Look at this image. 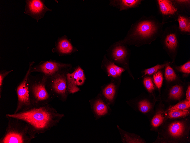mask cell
<instances>
[{"instance_id":"cell-10","label":"cell","mask_w":190,"mask_h":143,"mask_svg":"<svg viewBox=\"0 0 190 143\" xmlns=\"http://www.w3.org/2000/svg\"><path fill=\"white\" fill-rule=\"evenodd\" d=\"M44 2V0H26L24 13L30 16L38 22L40 19L44 17L46 12L52 11L45 5Z\"/></svg>"},{"instance_id":"cell-8","label":"cell","mask_w":190,"mask_h":143,"mask_svg":"<svg viewBox=\"0 0 190 143\" xmlns=\"http://www.w3.org/2000/svg\"><path fill=\"white\" fill-rule=\"evenodd\" d=\"M158 12L162 18L161 22L164 25L171 19L176 21L178 16L183 14L175 0H155Z\"/></svg>"},{"instance_id":"cell-15","label":"cell","mask_w":190,"mask_h":143,"mask_svg":"<svg viewBox=\"0 0 190 143\" xmlns=\"http://www.w3.org/2000/svg\"><path fill=\"white\" fill-rule=\"evenodd\" d=\"M142 1L141 0H114L111 3L114 5H117L120 11L127 10L138 7Z\"/></svg>"},{"instance_id":"cell-29","label":"cell","mask_w":190,"mask_h":143,"mask_svg":"<svg viewBox=\"0 0 190 143\" xmlns=\"http://www.w3.org/2000/svg\"><path fill=\"white\" fill-rule=\"evenodd\" d=\"M179 71L182 72L189 74L190 73V61H188L179 68Z\"/></svg>"},{"instance_id":"cell-2","label":"cell","mask_w":190,"mask_h":143,"mask_svg":"<svg viewBox=\"0 0 190 143\" xmlns=\"http://www.w3.org/2000/svg\"><path fill=\"white\" fill-rule=\"evenodd\" d=\"M164 25L153 15L143 16L131 25L125 41L136 46L150 44L160 38Z\"/></svg>"},{"instance_id":"cell-26","label":"cell","mask_w":190,"mask_h":143,"mask_svg":"<svg viewBox=\"0 0 190 143\" xmlns=\"http://www.w3.org/2000/svg\"><path fill=\"white\" fill-rule=\"evenodd\" d=\"M13 70L7 71L6 70H3L0 71V98H1L3 86V84L4 80L7 76L9 73L12 72Z\"/></svg>"},{"instance_id":"cell-11","label":"cell","mask_w":190,"mask_h":143,"mask_svg":"<svg viewBox=\"0 0 190 143\" xmlns=\"http://www.w3.org/2000/svg\"><path fill=\"white\" fill-rule=\"evenodd\" d=\"M67 91L74 93L79 90L77 86L82 84L86 79L83 71L79 67L77 68L72 73L66 74Z\"/></svg>"},{"instance_id":"cell-23","label":"cell","mask_w":190,"mask_h":143,"mask_svg":"<svg viewBox=\"0 0 190 143\" xmlns=\"http://www.w3.org/2000/svg\"><path fill=\"white\" fill-rule=\"evenodd\" d=\"M190 106V101L187 100L179 102L172 107L169 110H183L189 108Z\"/></svg>"},{"instance_id":"cell-4","label":"cell","mask_w":190,"mask_h":143,"mask_svg":"<svg viewBox=\"0 0 190 143\" xmlns=\"http://www.w3.org/2000/svg\"><path fill=\"white\" fill-rule=\"evenodd\" d=\"M47 76L43 74L32 75L27 79L28 86L32 106H39L48 103L51 98L46 87Z\"/></svg>"},{"instance_id":"cell-27","label":"cell","mask_w":190,"mask_h":143,"mask_svg":"<svg viewBox=\"0 0 190 143\" xmlns=\"http://www.w3.org/2000/svg\"><path fill=\"white\" fill-rule=\"evenodd\" d=\"M164 118L160 113H158L155 115L152 121V124L155 127H157L163 122Z\"/></svg>"},{"instance_id":"cell-6","label":"cell","mask_w":190,"mask_h":143,"mask_svg":"<svg viewBox=\"0 0 190 143\" xmlns=\"http://www.w3.org/2000/svg\"><path fill=\"white\" fill-rule=\"evenodd\" d=\"M46 88L49 90V93L52 95L64 101L67 94V86L66 74L62 70L54 75L47 76Z\"/></svg>"},{"instance_id":"cell-30","label":"cell","mask_w":190,"mask_h":143,"mask_svg":"<svg viewBox=\"0 0 190 143\" xmlns=\"http://www.w3.org/2000/svg\"><path fill=\"white\" fill-rule=\"evenodd\" d=\"M108 73L112 76L116 77L118 76L113 66V64L110 63L107 67Z\"/></svg>"},{"instance_id":"cell-25","label":"cell","mask_w":190,"mask_h":143,"mask_svg":"<svg viewBox=\"0 0 190 143\" xmlns=\"http://www.w3.org/2000/svg\"><path fill=\"white\" fill-rule=\"evenodd\" d=\"M140 110L143 113L148 111L151 108L150 103L148 101L144 100L141 101L139 103Z\"/></svg>"},{"instance_id":"cell-3","label":"cell","mask_w":190,"mask_h":143,"mask_svg":"<svg viewBox=\"0 0 190 143\" xmlns=\"http://www.w3.org/2000/svg\"><path fill=\"white\" fill-rule=\"evenodd\" d=\"M8 122L0 143H30L36 134L24 121L6 115Z\"/></svg>"},{"instance_id":"cell-32","label":"cell","mask_w":190,"mask_h":143,"mask_svg":"<svg viewBox=\"0 0 190 143\" xmlns=\"http://www.w3.org/2000/svg\"><path fill=\"white\" fill-rule=\"evenodd\" d=\"M186 100L190 101V86H189L188 87L186 94Z\"/></svg>"},{"instance_id":"cell-9","label":"cell","mask_w":190,"mask_h":143,"mask_svg":"<svg viewBox=\"0 0 190 143\" xmlns=\"http://www.w3.org/2000/svg\"><path fill=\"white\" fill-rule=\"evenodd\" d=\"M68 64L63 63L55 60H49L41 61L31 68V72H38L47 77L52 76L64 68L69 66Z\"/></svg>"},{"instance_id":"cell-13","label":"cell","mask_w":190,"mask_h":143,"mask_svg":"<svg viewBox=\"0 0 190 143\" xmlns=\"http://www.w3.org/2000/svg\"><path fill=\"white\" fill-rule=\"evenodd\" d=\"M180 34L190 35V17L185 14L179 15L177 19Z\"/></svg>"},{"instance_id":"cell-1","label":"cell","mask_w":190,"mask_h":143,"mask_svg":"<svg viewBox=\"0 0 190 143\" xmlns=\"http://www.w3.org/2000/svg\"><path fill=\"white\" fill-rule=\"evenodd\" d=\"M6 115L22 120L27 123L37 134L43 133L56 126L64 116L48 103L33 106L25 110Z\"/></svg>"},{"instance_id":"cell-5","label":"cell","mask_w":190,"mask_h":143,"mask_svg":"<svg viewBox=\"0 0 190 143\" xmlns=\"http://www.w3.org/2000/svg\"><path fill=\"white\" fill-rule=\"evenodd\" d=\"M180 35L178 25L174 24L167 27L160 37L163 49L174 62L177 56L179 47Z\"/></svg>"},{"instance_id":"cell-19","label":"cell","mask_w":190,"mask_h":143,"mask_svg":"<svg viewBox=\"0 0 190 143\" xmlns=\"http://www.w3.org/2000/svg\"><path fill=\"white\" fill-rule=\"evenodd\" d=\"M189 113L187 110H169L167 113V116L170 118H176L184 117Z\"/></svg>"},{"instance_id":"cell-22","label":"cell","mask_w":190,"mask_h":143,"mask_svg":"<svg viewBox=\"0 0 190 143\" xmlns=\"http://www.w3.org/2000/svg\"><path fill=\"white\" fill-rule=\"evenodd\" d=\"M170 64L167 65L166 67L165 76L166 79L168 81H170L175 80L177 76L173 69L170 66Z\"/></svg>"},{"instance_id":"cell-18","label":"cell","mask_w":190,"mask_h":143,"mask_svg":"<svg viewBox=\"0 0 190 143\" xmlns=\"http://www.w3.org/2000/svg\"><path fill=\"white\" fill-rule=\"evenodd\" d=\"M183 94L182 87L179 85H175L171 88L169 93V97L171 98L178 99Z\"/></svg>"},{"instance_id":"cell-31","label":"cell","mask_w":190,"mask_h":143,"mask_svg":"<svg viewBox=\"0 0 190 143\" xmlns=\"http://www.w3.org/2000/svg\"><path fill=\"white\" fill-rule=\"evenodd\" d=\"M113 66L118 76H119L125 70L123 68L119 67L114 64Z\"/></svg>"},{"instance_id":"cell-16","label":"cell","mask_w":190,"mask_h":143,"mask_svg":"<svg viewBox=\"0 0 190 143\" xmlns=\"http://www.w3.org/2000/svg\"><path fill=\"white\" fill-rule=\"evenodd\" d=\"M127 53V51L125 47L120 46H117L113 49L112 55L116 61H122L126 59Z\"/></svg>"},{"instance_id":"cell-14","label":"cell","mask_w":190,"mask_h":143,"mask_svg":"<svg viewBox=\"0 0 190 143\" xmlns=\"http://www.w3.org/2000/svg\"><path fill=\"white\" fill-rule=\"evenodd\" d=\"M185 130L184 123L180 121L175 122L169 126L168 131L170 135L173 137L177 138L182 136Z\"/></svg>"},{"instance_id":"cell-24","label":"cell","mask_w":190,"mask_h":143,"mask_svg":"<svg viewBox=\"0 0 190 143\" xmlns=\"http://www.w3.org/2000/svg\"><path fill=\"white\" fill-rule=\"evenodd\" d=\"M154 82L157 87L160 89L162 86L163 80L162 74L161 72L158 71L156 72L153 75Z\"/></svg>"},{"instance_id":"cell-17","label":"cell","mask_w":190,"mask_h":143,"mask_svg":"<svg viewBox=\"0 0 190 143\" xmlns=\"http://www.w3.org/2000/svg\"><path fill=\"white\" fill-rule=\"evenodd\" d=\"M94 109L95 113L99 116L105 115L108 111L107 106L101 100H98L96 102Z\"/></svg>"},{"instance_id":"cell-20","label":"cell","mask_w":190,"mask_h":143,"mask_svg":"<svg viewBox=\"0 0 190 143\" xmlns=\"http://www.w3.org/2000/svg\"><path fill=\"white\" fill-rule=\"evenodd\" d=\"M170 63V62H167L162 64H158L153 67L146 69L144 71V74L142 76L146 74L150 75L155 73L157 72L159 70L164 68L167 65Z\"/></svg>"},{"instance_id":"cell-28","label":"cell","mask_w":190,"mask_h":143,"mask_svg":"<svg viewBox=\"0 0 190 143\" xmlns=\"http://www.w3.org/2000/svg\"><path fill=\"white\" fill-rule=\"evenodd\" d=\"M145 86L150 92H152L154 88V87L151 78L149 77L145 78L143 81Z\"/></svg>"},{"instance_id":"cell-21","label":"cell","mask_w":190,"mask_h":143,"mask_svg":"<svg viewBox=\"0 0 190 143\" xmlns=\"http://www.w3.org/2000/svg\"><path fill=\"white\" fill-rule=\"evenodd\" d=\"M103 93L105 97L111 100L113 98L115 93V87L113 84L108 85L104 90Z\"/></svg>"},{"instance_id":"cell-12","label":"cell","mask_w":190,"mask_h":143,"mask_svg":"<svg viewBox=\"0 0 190 143\" xmlns=\"http://www.w3.org/2000/svg\"><path fill=\"white\" fill-rule=\"evenodd\" d=\"M73 49L67 37L64 35L58 38L55 43V47L53 49V51L56 52L59 55H63L71 53Z\"/></svg>"},{"instance_id":"cell-7","label":"cell","mask_w":190,"mask_h":143,"mask_svg":"<svg viewBox=\"0 0 190 143\" xmlns=\"http://www.w3.org/2000/svg\"><path fill=\"white\" fill-rule=\"evenodd\" d=\"M34 63L35 62L33 61L29 63L28 69L24 77L16 87L15 90L17 97V102L14 113L25 110L33 106L30 97L27 79L31 73V68Z\"/></svg>"}]
</instances>
